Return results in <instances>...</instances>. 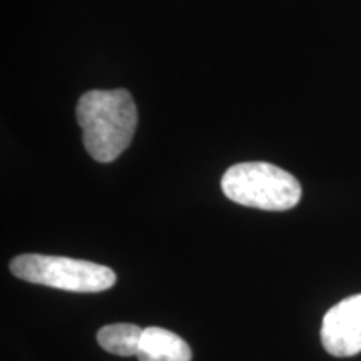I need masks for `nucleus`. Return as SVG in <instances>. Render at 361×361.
Segmentation results:
<instances>
[{
  "mask_svg": "<svg viewBox=\"0 0 361 361\" xmlns=\"http://www.w3.org/2000/svg\"><path fill=\"white\" fill-rule=\"evenodd\" d=\"M78 123L84 147L97 162H112L133 141L137 128V107L129 90H89L79 99Z\"/></svg>",
  "mask_w": 361,
  "mask_h": 361,
  "instance_id": "nucleus-1",
  "label": "nucleus"
},
{
  "mask_svg": "<svg viewBox=\"0 0 361 361\" xmlns=\"http://www.w3.org/2000/svg\"><path fill=\"white\" fill-rule=\"evenodd\" d=\"M221 188L228 200L263 211L293 209L301 200L300 180L269 162H241L226 171Z\"/></svg>",
  "mask_w": 361,
  "mask_h": 361,
  "instance_id": "nucleus-2",
  "label": "nucleus"
},
{
  "mask_svg": "<svg viewBox=\"0 0 361 361\" xmlns=\"http://www.w3.org/2000/svg\"><path fill=\"white\" fill-rule=\"evenodd\" d=\"M13 276L72 293H101L116 284V273L90 261L49 255H20L11 261Z\"/></svg>",
  "mask_w": 361,
  "mask_h": 361,
  "instance_id": "nucleus-3",
  "label": "nucleus"
},
{
  "mask_svg": "<svg viewBox=\"0 0 361 361\" xmlns=\"http://www.w3.org/2000/svg\"><path fill=\"white\" fill-rule=\"evenodd\" d=\"M323 348L336 358L361 351V295H353L329 308L322 324Z\"/></svg>",
  "mask_w": 361,
  "mask_h": 361,
  "instance_id": "nucleus-4",
  "label": "nucleus"
},
{
  "mask_svg": "<svg viewBox=\"0 0 361 361\" xmlns=\"http://www.w3.org/2000/svg\"><path fill=\"white\" fill-rule=\"evenodd\" d=\"M139 361H191L192 351L183 338L164 328H146L137 351Z\"/></svg>",
  "mask_w": 361,
  "mask_h": 361,
  "instance_id": "nucleus-5",
  "label": "nucleus"
},
{
  "mask_svg": "<svg viewBox=\"0 0 361 361\" xmlns=\"http://www.w3.org/2000/svg\"><path fill=\"white\" fill-rule=\"evenodd\" d=\"M142 331L137 324L116 323L99 329L97 341L104 350L117 356H135L141 345Z\"/></svg>",
  "mask_w": 361,
  "mask_h": 361,
  "instance_id": "nucleus-6",
  "label": "nucleus"
}]
</instances>
